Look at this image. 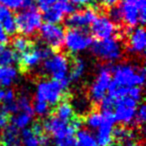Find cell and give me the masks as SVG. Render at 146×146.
Returning a JSON list of instances; mask_svg holds the SVG:
<instances>
[{
  "label": "cell",
  "mask_w": 146,
  "mask_h": 146,
  "mask_svg": "<svg viewBox=\"0 0 146 146\" xmlns=\"http://www.w3.org/2000/svg\"><path fill=\"white\" fill-rule=\"evenodd\" d=\"M33 113H29V112H23L19 111L14 114L12 117V125H14L18 129H24L29 126V124L32 122Z\"/></svg>",
  "instance_id": "obj_25"
},
{
  "label": "cell",
  "mask_w": 146,
  "mask_h": 146,
  "mask_svg": "<svg viewBox=\"0 0 146 146\" xmlns=\"http://www.w3.org/2000/svg\"><path fill=\"white\" fill-rule=\"evenodd\" d=\"M124 146H143V145H142V143H140L137 139H134V140L129 141L128 143H126Z\"/></svg>",
  "instance_id": "obj_41"
},
{
  "label": "cell",
  "mask_w": 146,
  "mask_h": 146,
  "mask_svg": "<svg viewBox=\"0 0 146 146\" xmlns=\"http://www.w3.org/2000/svg\"><path fill=\"white\" fill-rule=\"evenodd\" d=\"M58 0H38V7L43 12L46 11L47 9L51 8Z\"/></svg>",
  "instance_id": "obj_36"
},
{
  "label": "cell",
  "mask_w": 146,
  "mask_h": 146,
  "mask_svg": "<svg viewBox=\"0 0 146 146\" xmlns=\"http://www.w3.org/2000/svg\"><path fill=\"white\" fill-rule=\"evenodd\" d=\"M146 120V107L144 104H141L137 107L135 113V117H134V123L137 126H143Z\"/></svg>",
  "instance_id": "obj_33"
},
{
  "label": "cell",
  "mask_w": 146,
  "mask_h": 146,
  "mask_svg": "<svg viewBox=\"0 0 146 146\" xmlns=\"http://www.w3.org/2000/svg\"><path fill=\"white\" fill-rule=\"evenodd\" d=\"M65 89L54 79H42L37 83L35 99L42 100L49 105H57L64 98Z\"/></svg>",
  "instance_id": "obj_6"
},
{
  "label": "cell",
  "mask_w": 146,
  "mask_h": 146,
  "mask_svg": "<svg viewBox=\"0 0 146 146\" xmlns=\"http://www.w3.org/2000/svg\"><path fill=\"white\" fill-rule=\"evenodd\" d=\"M97 17L94 9L87 8L81 11H74L69 14L65 20V24L69 29H84L92 24Z\"/></svg>",
  "instance_id": "obj_14"
},
{
  "label": "cell",
  "mask_w": 146,
  "mask_h": 146,
  "mask_svg": "<svg viewBox=\"0 0 146 146\" xmlns=\"http://www.w3.org/2000/svg\"><path fill=\"white\" fill-rule=\"evenodd\" d=\"M26 1L27 0H0V3L9 10H18L20 8H24Z\"/></svg>",
  "instance_id": "obj_32"
},
{
  "label": "cell",
  "mask_w": 146,
  "mask_h": 146,
  "mask_svg": "<svg viewBox=\"0 0 146 146\" xmlns=\"http://www.w3.org/2000/svg\"><path fill=\"white\" fill-rule=\"evenodd\" d=\"M5 48V46H4V44H0V52L3 50V49Z\"/></svg>",
  "instance_id": "obj_43"
},
{
  "label": "cell",
  "mask_w": 146,
  "mask_h": 146,
  "mask_svg": "<svg viewBox=\"0 0 146 146\" xmlns=\"http://www.w3.org/2000/svg\"><path fill=\"white\" fill-rule=\"evenodd\" d=\"M92 42V37L83 29H68L63 41L67 50L73 54L86 50L91 46Z\"/></svg>",
  "instance_id": "obj_7"
},
{
  "label": "cell",
  "mask_w": 146,
  "mask_h": 146,
  "mask_svg": "<svg viewBox=\"0 0 146 146\" xmlns=\"http://www.w3.org/2000/svg\"><path fill=\"white\" fill-rule=\"evenodd\" d=\"M91 31L98 39L111 38L118 32L117 26L108 16L101 15L95 18L91 24Z\"/></svg>",
  "instance_id": "obj_15"
},
{
  "label": "cell",
  "mask_w": 146,
  "mask_h": 146,
  "mask_svg": "<svg viewBox=\"0 0 146 146\" xmlns=\"http://www.w3.org/2000/svg\"><path fill=\"white\" fill-rule=\"evenodd\" d=\"M12 46L15 52L22 54L25 51L29 50L31 47H33V43L26 36H15L12 41Z\"/></svg>",
  "instance_id": "obj_27"
},
{
  "label": "cell",
  "mask_w": 146,
  "mask_h": 146,
  "mask_svg": "<svg viewBox=\"0 0 146 146\" xmlns=\"http://www.w3.org/2000/svg\"><path fill=\"white\" fill-rule=\"evenodd\" d=\"M0 24L2 25L3 29H4L5 32H6L8 35L14 34V33L17 31L16 23H15V19H14V16L12 15V13L7 15V16L0 22Z\"/></svg>",
  "instance_id": "obj_30"
},
{
  "label": "cell",
  "mask_w": 146,
  "mask_h": 146,
  "mask_svg": "<svg viewBox=\"0 0 146 146\" xmlns=\"http://www.w3.org/2000/svg\"><path fill=\"white\" fill-rule=\"evenodd\" d=\"M113 139H115L122 146H124L129 141L136 139V134L132 129L121 125L113 129Z\"/></svg>",
  "instance_id": "obj_21"
},
{
  "label": "cell",
  "mask_w": 146,
  "mask_h": 146,
  "mask_svg": "<svg viewBox=\"0 0 146 146\" xmlns=\"http://www.w3.org/2000/svg\"><path fill=\"white\" fill-rule=\"evenodd\" d=\"M4 94H5V90L0 88V102H2L3 98H4Z\"/></svg>",
  "instance_id": "obj_42"
},
{
  "label": "cell",
  "mask_w": 146,
  "mask_h": 146,
  "mask_svg": "<svg viewBox=\"0 0 146 146\" xmlns=\"http://www.w3.org/2000/svg\"><path fill=\"white\" fill-rule=\"evenodd\" d=\"M113 79L111 80L112 85L118 87L130 88L133 86L141 87L145 81V68L143 66L121 63L112 67Z\"/></svg>",
  "instance_id": "obj_1"
},
{
  "label": "cell",
  "mask_w": 146,
  "mask_h": 146,
  "mask_svg": "<svg viewBox=\"0 0 146 146\" xmlns=\"http://www.w3.org/2000/svg\"><path fill=\"white\" fill-rule=\"evenodd\" d=\"M69 72H68V78L71 81H78L82 76L84 75L86 70V64L85 61L82 58H75L73 60L72 65L69 66Z\"/></svg>",
  "instance_id": "obj_22"
},
{
  "label": "cell",
  "mask_w": 146,
  "mask_h": 146,
  "mask_svg": "<svg viewBox=\"0 0 146 146\" xmlns=\"http://www.w3.org/2000/svg\"><path fill=\"white\" fill-rule=\"evenodd\" d=\"M32 109H33V112L39 116L47 115V114L49 113V110H50L49 109L48 103H46L45 101H42V100L35 99V98L32 104Z\"/></svg>",
  "instance_id": "obj_31"
},
{
  "label": "cell",
  "mask_w": 146,
  "mask_h": 146,
  "mask_svg": "<svg viewBox=\"0 0 146 146\" xmlns=\"http://www.w3.org/2000/svg\"><path fill=\"white\" fill-rule=\"evenodd\" d=\"M109 18L112 20V22L114 23H121L122 22V13H121V9L119 6H113L110 8L109 10Z\"/></svg>",
  "instance_id": "obj_34"
},
{
  "label": "cell",
  "mask_w": 146,
  "mask_h": 146,
  "mask_svg": "<svg viewBox=\"0 0 146 146\" xmlns=\"http://www.w3.org/2000/svg\"><path fill=\"white\" fill-rule=\"evenodd\" d=\"M9 121V117L4 111L0 109V129H3L7 126Z\"/></svg>",
  "instance_id": "obj_37"
},
{
  "label": "cell",
  "mask_w": 146,
  "mask_h": 146,
  "mask_svg": "<svg viewBox=\"0 0 146 146\" xmlns=\"http://www.w3.org/2000/svg\"><path fill=\"white\" fill-rule=\"evenodd\" d=\"M98 3L100 5L104 7H113V6H116L117 3L119 2V0H97Z\"/></svg>",
  "instance_id": "obj_38"
},
{
  "label": "cell",
  "mask_w": 146,
  "mask_h": 146,
  "mask_svg": "<svg viewBox=\"0 0 146 146\" xmlns=\"http://www.w3.org/2000/svg\"><path fill=\"white\" fill-rule=\"evenodd\" d=\"M93 0H70V2L75 3L79 5H89Z\"/></svg>",
  "instance_id": "obj_40"
},
{
  "label": "cell",
  "mask_w": 146,
  "mask_h": 146,
  "mask_svg": "<svg viewBox=\"0 0 146 146\" xmlns=\"http://www.w3.org/2000/svg\"><path fill=\"white\" fill-rule=\"evenodd\" d=\"M80 125L81 120L77 117L74 118L71 122H65L57 118L55 115H51L44 120L43 128L45 132L52 136L53 141H56L67 136L75 135Z\"/></svg>",
  "instance_id": "obj_3"
},
{
  "label": "cell",
  "mask_w": 146,
  "mask_h": 146,
  "mask_svg": "<svg viewBox=\"0 0 146 146\" xmlns=\"http://www.w3.org/2000/svg\"><path fill=\"white\" fill-rule=\"evenodd\" d=\"M69 61L67 57L62 53H55L45 59L43 63V71L51 78L59 81L65 90L68 88L70 80L68 78Z\"/></svg>",
  "instance_id": "obj_2"
},
{
  "label": "cell",
  "mask_w": 146,
  "mask_h": 146,
  "mask_svg": "<svg viewBox=\"0 0 146 146\" xmlns=\"http://www.w3.org/2000/svg\"><path fill=\"white\" fill-rule=\"evenodd\" d=\"M8 42V34L5 32L2 25L0 24V44H5Z\"/></svg>",
  "instance_id": "obj_39"
},
{
  "label": "cell",
  "mask_w": 146,
  "mask_h": 146,
  "mask_svg": "<svg viewBox=\"0 0 146 146\" xmlns=\"http://www.w3.org/2000/svg\"><path fill=\"white\" fill-rule=\"evenodd\" d=\"M111 80V68L108 66L101 67L90 86L89 96L93 103H100V101L105 97Z\"/></svg>",
  "instance_id": "obj_10"
},
{
  "label": "cell",
  "mask_w": 146,
  "mask_h": 146,
  "mask_svg": "<svg viewBox=\"0 0 146 146\" xmlns=\"http://www.w3.org/2000/svg\"><path fill=\"white\" fill-rule=\"evenodd\" d=\"M14 19L17 30L25 36L33 35L42 25V16L34 6L24 8V10L17 13Z\"/></svg>",
  "instance_id": "obj_5"
},
{
  "label": "cell",
  "mask_w": 146,
  "mask_h": 146,
  "mask_svg": "<svg viewBox=\"0 0 146 146\" xmlns=\"http://www.w3.org/2000/svg\"><path fill=\"white\" fill-rule=\"evenodd\" d=\"M54 115L65 122H71L75 118L73 106L67 100L59 102L54 110Z\"/></svg>",
  "instance_id": "obj_20"
},
{
  "label": "cell",
  "mask_w": 146,
  "mask_h": 146,
  "mask_svg": "<svg viewBox=\"0 0 146 146\" xmlns=\"http://www.w3.org/2000/svg\"><path fill=\"white\" fill-rule=\"evenodd\" d=\"M122 13V22L128 27H134L140 23V13L135 1L122 0L120 5Z\"/></svg>",
  "instance_id": "obj_17"
},
{
  "label": "cell",
  "mask_w": 146,
  "mask_h": 146,
  "mask_svg": "<svg viewBox=\"0 0 146 146\" xmlns=\"http://www.w3.org/2000/svg\"><path fill=\"white\" fill-rule=\"evenodd\" d=\"M110 146H119V145H112V144H111V145H110Z\"/></svg>",
  "instance_id": "obj_44"
},
{
  "label": "cell",
  "mask_w": 146,
  "mask_h": 146,
  "mask_svg": "<svg viewBox=\"0 0 146 146\" xmlns=\"http://www.w3.org/2000/svg\"><path fill=\"white\" fill-rule=\"evenodd\" d=\"M52 49L47 45H38V46L31 47L29 50L25 51L20 55L18 59V63L22 71H27L36 67L42 60L47 59L51 56Z\"/></svg>",
  "instance_id": "obj_9"
},
{
  "label": "cell",
  "mask_w": 146,
  "mask_h": 146,
  "mask_svg": "<svg viewBox=\"0 0 146 146\" xmlns=\"http://www.w3.org/2000/svg\"><path fill=\"white\" fill-rule=\"evenodd\" d=\"M74 146H99L96 138L89 130L80 129L75 135Z\"/></svg>",
  "instance_id": "obj_23"
},
{
  "label": "cell",
  "mask_w": 146,
  "mask_h": 146,
  "mask_svg": "<svg viewBox=\"0 0 146 146\" xmlns=\"http://www.w3.org/2000/svg\"><path fill=\"white\" fill-rule=\"evenodd\" d=\"M0 142L2 146H20L21 138L19 129L14 125H7L3 128L0 136Z\"/></svg>",
  "instance_id": "obj_19"
},
{
  "label": "cell",
  "mask_w": 146,
  "mask_h": 146,
  "mask_svg": "<svg viewBox=\"0 0 146 146\" xmlns=\"http://www.w3.org/2000/svg\"><path fill=\"white\" fill-rule=\"evenodd\" d=\"M101 116L102 122L96 129V141L99 146H110L113 141V129L116 122L115 116L113 110H103Z\"/></svg>",
  "instance_id": "obj_11"
},
{
  "label": "cell",
  "mask_w": 146,
  "mask_h": 146,
  "mask_svg": "<svg viewBox=\"0 0 146 146\" xmlns=\"http://www.w3.org/2000/svg\"><path fill=\"white\" fill-rule=\"evenodd\" d=\"M18 53L9 48H4L0 52V65L1 66H13L18 62Z\"/></svg>",
  "instance_id": "obj_26"
},
{
  "label": "cell",
  "mask_w": 146,
  "mask_h": 146,
  "mask_svg": "<svg viewBox=\"0 0 146 146\" xmlns=\"http://www.w3.org/2000/svg\"><path fill=\"white\" fill-rule=\"evenodd\" d=\"M92 53L103 61H117L122 57L123 47L118 39H98L91 44Z\"/></svg>",
  "instance_id": "obj_4"
},
{
  "label": "cell",
  "mask_w": 146,
  "mask_h": 146,
  "mask_svg": "<svg viewBox=\"0 0 146 146\" xmlns=\"http://www.w3.org/2000/svg\"><path fill=\"white\" fill-rule=\"evenodd\" d=\"M16 105H17V110H18L17 112L23 111V112H29V113L34 114L31 101L26 94H21L19 97L16 98Z\"/></svg>",
  "instance_id": "obj_29"
},
{
  "label": "cell",
  "mask_w": 146,
  "mask_h": 146,
  "mask_svg": "<svg viewBox=\"0 0 146 146\" xmlns=\"http://www.w3.org/2000/svg\"><path fill=\"white\" fill-rule=\"evenodd\" d=\"M138 103L139 102L135 101L127 95L115 99L113 113L116 122H119L124 126L133 123Z\"/></svg>",
  "instance_id": "obj_8"
},
{
  "label": "cell",
  "mask_w": 146,
  "mask_h": 146,
  "mask_svg": "<svg viewBox=\"0 0 146 146\" xmlns=\"http://www.w3.org/2000/svg\"><path fill=\"white\" fill-rule=\"evenodd\" d=\"M127 96L131 97L132 99H134L135 101L139 102L142 98V89L140 86H133V87H130L128 89Z\"/></svg>",
  "instance_id": "obj_35"
},
{
  "label": "cell",
  "mask_w": 146,
  "mask_h": 146,
  "mask_svg": "<svg viewBox=\"0 0 146 146\" xmlns=\"http://www.w3.org/2000/svg\"><path fill=\"white\" fill-rule=\"evenodd\" d=\"M102 122L101 113L98 111L88 112L85 117V125L90 129H97Z\"/></svg>",
  "instance_id": "obj_28"
},
{
  "label": "cell",
  "mask_w": 146,
  "mask_h": 146,
  "mask_svg": "<svg viewBox=\"0 0 146 146\" xmlns=\"http://www.w3.org/2000/svg\"><path fill=\"white\" fill-rule=\"evenodd\" d=\"M75 6L70 1H57L51 8L47 9L43 13L42 18L46 23L57 24L61 22L65 15H69L75 11Z\"/></svg>",
  "instance_id": "obj_13"
},
{
  "label": "cell",
  "mask_w": 146,
  "mask_h": 146,
  "mask_svg": "<svg viewBox=\"0 0 146 146\" xmlns=\"http://www.w3.org/2000/svg\"><path fill=\"white\" fill-rule=\"evenodd\" d=\"M39 34L43 42L50 47L52 50H58L61 48L64 41V29L57 24L45 23L39 28Z\"/></svg>",
  "instance_id": "obj_12"
},
{
  "label": "cell",
  "mask_w": 146,
  "mask_h": 146,
  "mask_svg": "<svg viewBox=\"0 0 146 146\" xmlns=\"http://www.w3.org/2000/svg\"><path fill=\"white\" fill-rule=\"evenodd\" d=\"M146 46V34L143 27H137L128 34L127 50L133 54H143Z\"/></svg>",
  "instance_id": "obj_16"
},
{
  "label": "cell",
  "mask_w": 146,
  "mask_h": 146,
  "mask_svg": "<svg viewBox=\"0 0 146 146\" xmlns=\"http://www.w3.org/2000/svg\"><path fill=\"white\" fill-rule=\"evenodd\" d=\"M16 68L13 66H2L0 68V86L9 87L17 78Z\"/></svg>",
  "instance_id": "obj_24"
},
{
  "label": "cell",
  "mask_w": 146,
  "mask_h": 146,
  "mask_svg": "<svg viewBox=\"0 0 146 146\" xmlns=\"http://www.w3.org/2000/svg\"><path fill=\"white\" fill-rule=\"evenodd\" d=\"M21 144L24 146H47L49 137L45 133L36 134L31 128H24L20 133Z\"/></svg>",
  "instance_id": "obj_18"
}]
</instances>
